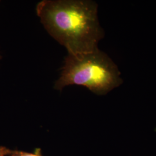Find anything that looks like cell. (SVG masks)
Segmentation results:
<instances>
[{
  "instance_id": "obj_1",
  "label": "cell",
  "mask_w": 156,
  "mask_h": 156,
  "mask_svg": "<svg viewBox=\"0 0 156 156\" xmlns=\"http://www.w3.org/2000/svg\"><path fill=\"white\" fill-rule=\"evenodd\" d=\"M46 30L68 53L79 55L98 49L104 37L98 5L90 0H43L36 7Z\"/></svg>"
},
{
  "instance_id": "obj_2",
  "label": "cell",
  "mask_w": 156,
  "mask_h": 156,
  "mask_svg": "<svg viewBox=\"0 0 156 156\" xmlns=\"http://www.w3.org/2000/svg\"><path fill=\"white\" fill-rule=\"evenodd\" d=\"M116 64L98 49L79 55L68 54L54 89L62 91L69 85L82 86L98 95H106L123 83Z\"/></svg>"
},
{
  "instance_id": "obj_3",
  "label": "cell",
  "mask_w": 156,
  "mask_h": 156,
  "mask_svg": "<svg viewBox=\"0 0 156 156\" xmlns=\"http://www.w3.org/2000/svg\"><path fill=\"white\" fill-rule=\"evenodd\" d=\"M7 156H42L39 153H31L23 151H12L11 153Z\"/></svg>"
},
{
  "instance_id": "obj_4",
  "label": "cell",
  "mask_w": 156,
  "mask_h": 156,
  "mask_svg": "<svg viewBox=\"0 0 156 156\" xmlns=\"http://www.w3.org/2000/svg\"><path fill=\"white\" fill-rule=\"evenodd\" d=\"M12 151L4 147V146H0V156H7L10 154Z\"/></svg>"
},
{
  "instance_id": "obj_5",
  "label": "cell",
  "mask_w": 156,
  "mask_h": 156,
  "mask_svg": "<svg viewBox=\"0 0 156 156\" xmlns=\"http://www.w3.org/2000/svg\"><path fill=\"white\" fill-rule=\"evenodd\" d=\"M2 58V56H1V55H0V60Z\"/></svg>"
}]
</instances>
